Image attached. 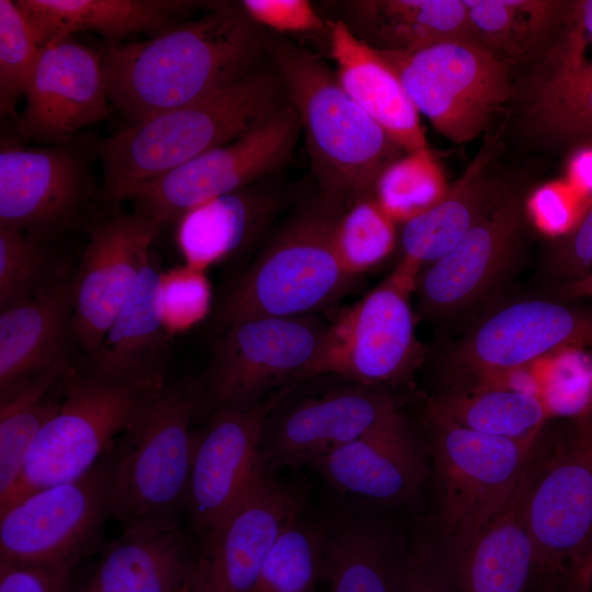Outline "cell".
I'll return each mask as SVG.
<instances>
[{
    "mask_svg": "<svg viewBox=\"0 0 592 592\" xmlns=\"http://www.w3.org/2000/svg\"><path fill=\"white\" fill-rule=\"evenodd\" d=\"M262 52L257 24L240 4L227 2L150 39L99 49L109 101L128 125L242 80L261 66Z\"/></svg>",
    "mask_w": 592,
    "mask_h": 592,
    "instance_id": "6da1fadb",
    "label": "cell"
},
{
    "mask_svg": "<svg viewBox=\"0 0 592 592\" xmlns=\"http://www.w3.org/2000/svg\"><path fill=\"white\" fill-rule=\"evenodd\" d=\"M287 105L274 66H260L201 100L96 138L101 202L128 200L144 184L248 134Z\"/></svg>",
    "mask_w": 592,
    "mask_h": 592,
    "instance_id": "7a4b0ae2",
    "label": "cell"
},
{
    "mask_svg": "<svg viewBox=\"0 0 592 592\" xmlns=\"http://www.w3.org/2000/svg\"><path fill=\"white\" fill-rule=\"evenodd\" d=\"M346 208L322 192L299 205L221 292L213 309L218 333L251 318L319 315L357 288L333 240Z\"/></svg>",
    "mask_w": 592,
    "mask_h": 592,
    "instance_id": "3957f363",
    "label": "cell"
},
{
    "mask_svg": "<svg viewBox=\"0 0 592 592\" xmlns=\"http://www.w3.org/2000/svg\"><path fill=\"white\" fill-rule=\"evenodd\" d=\"M264 48L298 113L320 191L348 207L375 196L380 174L405 151L345 92L319 57L274 36L264 37Z\"/></svg>",
    "mask_w": 592,
    "mask_h": 592,
    "instance_id": "277c9868",
    "label": "cell"
},
{
    "mask_svg": "<svg viewBox=\"0 0 592 592\" xmlns=\"http://www.w3.org/2000/svg\"><path fill=\"white\" fill-rule=\"evenodd\" d=\"M203 395L201 379H168L103 455L111 519L125 524L175 516L185 505L195 441L191 426Z\"/></svg>",
    "mask_w": 592,
    "mask_h": 592,
    "instance_id": "5b68a950",
    "label": "cell"
},
{
    "mask_svg": "<svg viewBox=\"0 0 592 592\" xmlns=\"http://www.w3.org/2000/svg\"><path fill=\"white\" fill-rule=\"evenodd\" d=\"M434 465L436 533L458 556L503 508L539 443L488 435L425 412Z\"/></svg>",
    "mask_w": 592,
    "mask_h": 592,
    "instance_id": "8992f818",
    "label": "cell"
},
{
    "mask_svg": "<svg viewBox=\"0 0 592 592\" xmlns=\"http://www.w3.org/2000/svg\"><path fill=\"white\" fill-rule=\"evenodd\" d=\"M95 139L26 147L12 128L0 137V229L52 242L86 227L101 202Z\"/></svg>",
    "mask_w": 592,
    "mask_h": 592,
    "instance_id": "52a82bcc",
    "label": "cell"
},
{
    "mask_svg": "<svg viewBox=\"0 0 592 592\" xmlns=\"http://www.w3.org/2000/svg\"><path fill=\"white\" fill-rule=\"evenodd\" d=\"M159 388L96 378L72 366L65 377L58 411L33 442L22 474L0 510L35 490L88 473Z\"/></svg>",
    "mask_w": 592,
    "mask_h": 592,
    "instance_id": "ba28073f",
    "label": "cell"
},
{
    "mask_svg": "<svg viewBox=\"0 0 592 592\" xmlns=\"http://www.w3.org/2000/svg\"><path fill=\"white\" fill-rule=\"evenodd\" d=\"M420 271L400 260L380 284L340 310L301 379L332 376L385 388L407 379L423 356L410 304Z\"/></svg>",
    "mask_w": 592,
    "mask_h": 592,
    "instance_id": "9c48e42d",
    "label": "cell"
},
{
    "mask_svg": "<svg viewBox=\"0 0 592 592\" xmlns=\"http://www.w3.org/2000/svg\"><path fill=\"white\" fill-rule=\"evenodd\" d=\"M378 52L418 112L454 144L478 137L516 96L509 64L477 43L453 41L413 53Z\"/></svg>",
    "mask_w": 592,
    "mask_h": 592,
    "instance_id": "30bf717a",
    "label": "cell"
},
{
    "mask_svg": "<svg viewBox=\"0 0 592 592\" xmlns=\"http://www.w3.org/2000/svg\"><path fill=\"white\" fill-rule=\"evenodd\" d=\"M526 519L532 584L592 566V414L572 420L553 447L540 442Z\"/></svg>",
    "mask_w": 592,
    "mask_h": 592,
    "instance_id": "8fae6325",
    "label": "cell"
},
{
    "mask_svg": "<svg viewBox=\"0 0 592 592\" xmlns=\"http://www.w3.org/2000/svg\"><path fill=\"white\" fill-rule=\"evenodd\" d=\"M329 323L319 315L260 317L220 331L202 379L201 412L260 405L275 396L274 390L300 380L317 357Z\"/></svg>",
    "mask_w": 592,
    "mask_h": 592,
    "instance_id": "7c38bea8",
    "label": "cell"
},
{
    "mask_svg": "<svg viewBox=\"0 0 592 592\" xmlns=\"http://www.w3.org/2000/svg\"><path fill=\"white\" fill-rule=\"evenodd\" d=\"M110 510L104 457L81 477L0 510V562L71 569L99 543Z\"/></svg>",
    "mask_w": 592,
    "mask_h": 592,
    "instance_id": "4fadbf2b",
    "label": "cell"
},
{
    "mask_svg": "<svg viewBox=\"0 0 592 592\" xmlns=\"http://www.w3.org/2000/svg\"><path fill=\"white\" fill-rule=\"evenodd\" d=\"M300 130L289 103L248 134L140 186L128 198L133 212L162 230L190 209L278 171L291 159Z\"/></svg>",
    "mask_w": 592,
    "mask_h": 592,
    "instance_id": "5bb4252c",
    "label": "cell"
},
{
    "mask_svg": "<svg viewBox=\"0 0 592 592\" xmlns=\"http://www.w3.org/2000/svg\"><path fill=\"white\" fill-rule=\"evenodd\" d=\"M280 392L252 407L215 409L195 433L184 506L202 547L265 475L263 428Z\"/></svg>",
    "mask_w": 592,
    "mask_h": 592,
    "instance_id": "9a60e30c",
    "label": "cell"
},
{
    "mask_svg": "<svg viewBox=\"0 0 592 592\" xmlns=\"http://www.w3.org/2000/svg\"><path fill=\"white\" fill-rule=\"evenodd\" d=\"M282 390L262 434L265 468L298 466L362 437L399 412L385 387L346 380L345 385L285 403Z\"/></svg>",
    "mask_w": 592,
    "mask_h": 592,
    "instance_id": "2e32d148",
    "label": "cell"
},
{
    "mask_svg": "<svg viewBox=\"0 0 592 592\" xmlns=\"http://www.w3.org/2000/svg\"><path fill=\"white\" fill-rule=\"evenodd\" d=\"M570 348L592 352V307L531 298L486 316L454 346L448 364L462 374L499 375Z\"/></svg>",
    "mask_w": 592,
    "mask_h": 592,
    "instance_id": "e0dca14e",
    "label": "cell"
},
{
    "mask_svg": "<svg viewBox=\"0 0 592 592\" xmlns=\"http://www.w3.org/2000/svg\"><path fill=\"white\" fill-rule=\"evenodd\" d=\"M161 231L139 214L114 210L86 226L87 243L72 283L76 342L90 357L150 261Z\"/></svg>",
    "mask_w": 592,
    "mask_h": 592,
    "instance_id": "ac0fdd59",
    "label": "cell"
},
{
    "mask_svg": "<svg viewBox=\"0 0 592 592\" xmlns=\"http://www.w3.org/2000/svg\"><path fill=\"white\" fill-rule=\"evenodd\" d=\"M13 126L23 143L58 145L111 112L99 50L67 35L47 43Z\"/></svg>",
    "mask_w": 592,
    "mask_h": 592,
    "instance_id": "d6986e66",
    "label": "cell"
},
{
    "mask_svg": "<svg viewBox=\"0 0 592 592\" xmlns=\"http://www.w3.org/2000/svg\"><path fill=\"white\" fill-rule=\"evenodd\" d=\"M523 225L519 194L506 189L493 207L446 254L418 274V314L440 320L481 300L512 264Z\"/></svg>",
    "mask_w": 592,
    "mask_h": 592,
    "instance_id": "ffe728a7",
    "label": "cell"
},
{
    "mask_svg": "<svg viewBox=\"0 0 592 592\" xmlns=\"http://www.w3.org/2000/svg\"><path fill=\"white\" fill-rule=\"evenodd\" d=\"M297 498L265 475L203 547L197 592H253L283 527L299 514Z\"/></svg>",
    "mask_w": 592,
    "mask_h": 592,
    "instance_id": "44dd1931",
    "label": "cell"
},
{
    "mask_svg": "<svg viewBox=\"0 0 592 592\" xmlns=\"http://www.w3.org/2000/svg\"><path fill=\"white\" fill-rule=\"evenodd\" d=\"M175 516L123 524L79 592H177L195 583L201 556Z\"/></svg>",
    "mask_w": 592,
    "mask_h": 592,
    "instance_id": "7402d4cb",
    "label": "cell"
},
{
    "mask_svg": "<svg viewBox=\"0 0 592 592\" xmlns=\"http://www.w3.org/2000/svg\"><path fill=\"white\" fill-rule=\"evenodd\" d=\"M312 465L337 491L375 503L413 499L426 474L422 448L400 411Z\"/></svg>",
    "mask_w": 592,
    "mask_h": 592,
    "instance_id": "603a6c76",
    "label": "cell"
},
{
    "mask_svg": "<svg viewBox=\"0 0 592 592\" xmlns=\"http://www.w3.org/2000/svg\"><path fill=\"white\" fill-rule=\"evenodd\" d=\"M160 277L150 259L100 346L84 358L83 372L111 382L164 385L172 346L160 312Z\"/></svg>",
    "mask_w": 592,
    "mask_h": 592,
    "instance_id": "cb8c5ba5",
    "label": "cell"
},
{
    "mask_svg": "<svg viewBox=\"0 0 592 592\" xmlns=\"http://www.w3.org/2000/svg\"><path fill=\"white\" fill-rule=\"evenodd\" d=\"M72 342L71 277L32 299L2 308L0 392L36 376L70 368Z\"/></svg>",
    "mask_w": 592,
    "mask_h": 592,
    "instance_id": "d4e9b609",
    "label": "cell"
},
{
    "mask_svg": "<svg viewBox=\"0 0 592 592\" xmlns=\"http://www.w3.org/2000/svg\"><path fill=\"white\" fill-rule=\"evenodd\" d=\"M335 76L345 92L406 153L428 149L419 112L380 53L339 20H327Z\"/></svg>",
    "mask_w": 592,
    "mask_h": 592,
    "instance_id": "484cf974",
    "label": "cell"
},
{
    "mask_svg": "<svg viewBox=\"0 0 592 592\" xmlns=\"http://www.w3.org/2000/svg\"><path fill=\"white\" fill-rule=\"evenodd\" d=\"M538 449L510 500L458 558L459 592H527L535 550L526 509Z\"/></svg>",
    "mask_w": 592,
    "mask_h": 592,
    "instance_id": "4316f807",
    "label": "cell"
},
{
    "mask_svg": "<svg viewBox=\"0 0 592 592\" xmlns=\"http://www.w3.org/2000/svg\"><path fill=\"white\" fill-rule=\"evenodd\" d=\"M44 47L81 31L101 34L112 44L133 34L156 36L186 21L205 5L187 0H16Z\"/></svg>",
    "mask_w": 592,
    "mask_h": 592,
    "instance_id": "83f0119b",
    "label": "cell"
},
{
    "mask_svg": "<svg viewBox=\"0 0 592 592\" xmlns=\"http://www.w3.org/2000/svg\"><path fill=\"white\" fill-rule=\"evenodd\" d=\"M259 182L205 202L182 215L175 240L184 263L206 271L246 251L281 206Z\"/></svg>",
    "mask_w": 592,
    "mask_h": 592,
    "instance_id": "f1b7e54d",
    "label": "cell"
},
{
    "mask_svg": "<svg viewBox=\"0 0 592 592\" xmlns=\"http://www.w3.org/2000/svg\"><path fill=\"white\" fill-rule=\"evenodd\" d=\"M343 8L351 31L378 50L413 53L453 41L479 44L464 0H352Z\"/></svg>",
    "mask_w": 592,
    "mask_h": 592,
    "instance_id": "f546056e",
    "label": "cell"
},
{
    "mask_svg": "<svg viewBox=\"0 0 592 592\" xmlns=\"http://www.w3.org/2000/svg\"><path fill=\"white\" fill-rule=\"evenodd\" d=\"M497 137L489 138L445 196L425 212L405 221L401 259L419 267L452 250L493 207L505 189L490 177Z\"/></svg>",
    "mask_w": 592,
    "mask_h": 592,
    "instance_id": "4dcf8cb0",
    "label": "cell"
},
{
    "mask_svg": "<svg viewBox=\"0 0 592 592\" xmlns=\"http://www.w3.org/2000/svg\"><path fill=\"white\" fill-rule=\"evenodd\" d=\"M409 549L380 522L348 516L326 528L330 592H403Z\"/></svg>",
    "mask_w": 592,
    "mask_h": 592,
    "instance_id": "1f68e13d",
    "label": "cell"
},
{
    "mask_svg": "<svg viewBox=\"0 0 592 592\" xmlns=\"http://www.w3.org/2000/svg\"><path fill=\"white\" fill-rule=\"evenodd\" d=\"M542 57L522 91L524 127L549 143L592 139V64Z\"/></svg>",
    "mask_w": 592,
    "mask_h": 592,
    "instance_id": "d6a6232c",
    "label": "cell"
},
{
    "mask_svg": "<svg viewBox=\"0 0 592 592\" xmlns=\"http://www.w3.org/2000/svg\"><path fill=\"white\" fill-rule=\"evenodd\" d=\"M425 412L488 435L536 441L553 413L539 394L503 386L449 389L429 400Z\"/></svg>",
    "mask_w": 592,
    "mask_h": 592,
    "instance_id": "836d02e7",
    "label": "cell"
},
{
    "mask_svg": "<svg viewBox=\"0 0 592 592\" xmlns=\"http://www.w3.org/2000/svg\"><path fill=\"white\" fill-rule=\"evenodd\" d=\"M479 44L509 64L542 54L554 41L568 2L464 0Z\"/></svg>",
    "mask_w": 592,
    "mask_h": 592,
    "instance_id": "e575fe53",
    "label": "cell"
},
{
    "mask_svg": "<svg viewBox=\"0 0 592 592\" xmlns=\"http://www.w3.org/2000/svg\"><path fill=\"white\" fill-rule=\"evenodd\" d=\"M70 368L36 376L0 392V504L18 482L39 431L58 411Z\"/></svg>",
    "mask_w": 592,
    "mask_h": 592,
    "instance_id": "d590c367",
    "label": "cell"
},
{
    "mask_svg": "<svg viewBox=\"0 0 592 592\" xmlns=\"http://www.w3.org/2000/svg\"><path fill=\"white\" fill-rule=\"evenodd\" d=\"M325 550L326 528L296 515L272 545L253 592H312L323 571Z\"/></svg>",
    "mask_w": 592,
    "mask_h": 592,
    "instance_id": "8d00e7d4",
    "label": "cell"
},
{
    "mask_svg": "<svg viewBox=\"0 0 592 592\" xmlns=\"http://www.w3.org/2000/svg\"><path fill=\"white\" fill-rule=\"evenodd\" d=\"M447 191L443 171L428 148L388 166L376 183L375 198L395 221H407L439 203Z\"/></svg>",
    "mask_w": 592,
    "mask_h": 592,
    "instance_id": "74e56055",
    "label": "cell"
},
{
    "mask_svg": "<svg viewBox=\"0 0 592 592\" xmlns=\"http://www.w3.org/2000/svg\"><path fill=\"white\" fill-rule=\"evenodd\" d=\"M334 248L343 267L361 277L384 261L396 244L395 220L375 196L362 198L340 216L334 230Z\"/></svg>",
    "mask_w": 592,
    "mask_h": 592,
    "instance_id": "f35d334b",
    "label": "cell"
},
{
    "mask_svg": "<svg viewBox=\"0 0 592 592\" xmlns=\"http://www.w3.org/2000/svg\"><path fill=\"white\" fill-rule=\"evenodd\" d=\"M48 243L0 229V307L32 299L67 278H59Z\"/></svg>",
    "mask_w": 592,
    "mask_h": 592,
    "instance_id": "ab89813d",
    "label": "cell"
},
{
    "mask_svg": "<svg viewBox=\"0 0 592 592\" xmlns=\"http://www.w3.org/2000/svg\"><path fill=\"white\" fill-rule=\"evenodd\" d=\"M43 47L15 1L0 0V113L14 115Z\"/></svg>",
    "mask_w": 592,
    "mask_h": 592,
    "instance_id": "60d3db41",
    "label": "cell"
},
{
    "mask_svg": "<svg viewBox=\"0 0 592 592\" xmlns=\"http://www.w3.org/2000/svg\"><path fill=\"white\" fill-rule=\"evenodd\" d=\"M159 305L168 333H183L212 311V288L206 271L183 264L161 272Z\"/></svg>",
    "mask_w": 592,
    "mask_h": 592,
    "instance_id": "b9f144b4",
    "label": "cell"
},
{
    "mask_svg": "<svg viewBox=\"0 0 592 592\" xmlns=\"http://www.w3.org/2000/svg\"><path fill=\"white\" fill-rule=\"evenodd\" d=\"M551 356L543 397L553 415L574 420L592 414V352L570 348Z\"/></svg>",
    "mask_w": 592,
    "mask_h": 592,
    "instance_id": "7bdbcfd3",
    "label": "cell"
},
{
    "mask_svg": "<svg viewBox=\"0 0 592 592\" xmlns=\"http://www.w3.org/2000/svg\"><path fill=\"white\" fill-rule=\"evenodd\" d=\"M403 592H459L458 556L437 533L409 548Z\"/></svg>",
    "mask_w": 592,
    "mask_h": 592,
    "instance_id": "ee69618b",
    "label": "cell"
},
{
    "mask_svg": "<svg viewBox=\"0 0 592 592\" xmlns=\"http://www.w3.org/2000/svg\"><path fill=\"white\" fill-rule=\"evenodd\" d=\"M239 4L255 24L278 33L327 31V22L307 0H243Z\"/></svg>",
    "mask_w": 592,
    "mask_h": 592,
    "instance_id": "f6af8a7d",
    "label": "cell"
},
{
    "mask_svg": "<svg viewBox=\"0 0 592 592\" xmlns=\"http://www.w3.org/2000/svg\"><path fill=\"white\" fill-rule=\"evenodd\" d=\"M539 226L553 235H567L579 223L588 206L570 184L555 183L539 189L531 200Z\"/></svg>",
    "mask_w": 592,
    "mask_h": 592,
    "instance_id": "bcb514c9",
    "label": "cell"
},
{
    "mask_svg": "<svg viewBox=\"0 0 592 592\" xmlns=\"http://www.w3.org/2000/svg\"><path fill=\"white\" fill-rule=\"evenodd\" d=\"M547 53L565 60L592 64V0L568 2Z\"/></svg>",
    "mask_w": 592,
    "mask_h": 592,
    "instance_id": "7dc6e473",
    "label": "cell"
},
{
    "mask_svg": "<svg viewBox=\"0 0 592 592\" xmlns=\"http://www.w3.org/2000/svg\"><path fill=\"white\" fill-rule=\"evenodd\" d=\"M592 267V206L577 226L555 247L549 258L551 273L565 283L587 274Z\"/></svg>",
    "mask_w": 592,
    "mask_h": 592,
    "instance_id": "c3c4849f",
    "label": "cell"
},
{
    "mask_svg": "<svg viewBox=\"0 0 592 592\" xmlns=\"http://www.w3.org/2000/svg\"><path fill=\"white\" fill-rule=\"evenodd\" d=\"M70 571L0 562V592H70Z\"/></svg>",
    "mask_w": 592,
    "mask_h": 592,
    "instance_id": "681fc988",
    "label": "cell"
},
{
    "mask_svg": "<svg viewBox=\"0 0 592 592\" xmlns=\"http://www.w3.org/2000/svg\"><path fill=\"white\" fill-rule=\"evenodd\" d=\"M568 175L569 184L590 208L592 206V146L583 147L572 156Z\"/></svg>",
    "mask_w": 592,
    "mask_h": 592,
    "instance_id": "f907efd6",
    "label": "cell"
},
{
    "mask_svg": "<svg viewBox=\"0 0 592 592\" xmlns=\"http://www.w3.org/2000/svg\"><path fill=\"white\" fill-rule=\"evenodd\" d=\"M533 592H592V566L531 585Z\"/></svg>",
    "mask_w": 592,
    "mask_h": 592,
    "instance_id": "816d5d0a",
    "label": "cell"
},
{
    "mask_svg": "<svg viewBox=\"0 0 592 592\" xmlns=\"http://www.w3.org/2000/svg\"><path fill=\"white\" fill-rule=\"evenodd\" d=\"M559 295L566 300L583 297L592 299V269L583 276L561 284Z\"/></svg>",
    "mask_w": 592,
    "mask_h": 592,
    "instance_id": "f5cc1de1",
    "label": "cell"
},
{
    "mask_svg": "<svg viewBox=\"0 0 592 592\" xmlns=\"http://www.w3.org/2000/svg\"><path fill=\"white\" fill-rule=\"evenodd\" d=\"M193 585H194V584H192V585H190V587H187V588H185V589L179 590V591H177V592H190V591L192 590Z\"/></svg>",
    "mask_w": 592,
    "mask_h": 592,
    "instance_id": "db71d44e",
    "label": "cell"
},
{
    "mask_svg": "<svg viewBox=\"0 0 592 592\" xmlns=\"http://www.w3.org/2000/svg\"><path fill=\"white\" fill-rule=\"evenodd\" d=\"M194 584H195V583H194ZM190 592H197V591L195 590V587H194V585H193V588H192V590H191Z\"/></svg>",
    "mask_w": 592,
    "mask_h": 592,
    "instance_id": "11a10c76",
    "label": "cell"
}]
</instances>
